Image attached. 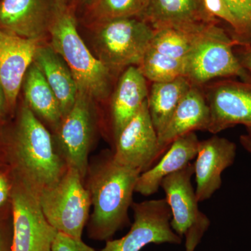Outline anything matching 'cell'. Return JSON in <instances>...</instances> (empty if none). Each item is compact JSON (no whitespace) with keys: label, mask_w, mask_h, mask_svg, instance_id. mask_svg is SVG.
Returning a JSON list of instances; mask_svg holds the SVG:
<instances>
[{"label":"cell","mask_w":251,"mask_h":251,"mask_svg":"<svg viewBox=\"0 0 251 251\" xmlns=\"http://www.w3.org/2000/svg\"><path fill=\"white\" fill-rule=\"evenodd\" d=\"M4 145L13 175L38 198L55 186L67 171L52 133L23 100Z\"/></svg>","instance_id":"1"},{"label":"cell","mask_w":251,"mask_h":251,"mask_svg":"<svg viewBox=\"0 0 251 251\" xmlns=\"http://www.w3.org/2000/svg\"><path fill=\"white\" fill-rule=\"evenodd\" d=\"M140 174L117 163L112 151L105 153L95 166L89 167L87 187L93 206L87 229L89 237L107 242L129 224L128 209Z\"/></svg>","instance_id":"2"},{"label":"cell","mask_w":251,"mask_h":251,"mask_svg":"<svg viewBox=\"0 0 251 251\" xmlns=\"http://www.w3.org/2000/svg\"><path fill=\"white\" fill-rule=\"evenodd\" d=\"M77 11L72 4L60 5L49 41L70 68L78 92L96 102L108 100L117 78L94 55L77 28Z\"/></svg>","instance_id":"3"},{"label":"cell","mask_w":251,"mask_h":251,"mask_svg":"<svg viewBox=\"0 0 251 251\" xmlns=\"http://www.w3.org/2000/svg\"><path fill=\"white\" fill-rule=\"evenodd\" d=\"M90 33L94 55L118 78L127 68L138 67L154 29L139 18H119L83 25Z\"/></svg>","instance_id":"4"},{"label":"cell","mask_w":251,"mask_h":251,"mask_svg":"<svg viewBox=\"0 0 251 251\" xmlns=\"http://www.w3.org/2000/svg\"><path fill=\"white\" fill-rule=\"evenodd\" d=\"M235 43L229 32L217 24L207 26L198 35L185 64L184 77L191 85L202 87L215 78L251 82L234 53Z\"/></svg>","instance_id":"5"},{"label":"cell","mask_w":251,"mask_h":251,"mask_svg":"<svg viewBox=\"0 0 251 251\" xmlns=\"http://www.w3.org/2000/svg\"><path fill=\"white\" fill-rule=\"evenodd\" d=\"M84 180L76 170L68 167L59 182L38 198L49 224L57 232L77 239H82L92 206Z\"/></svg>","instance_id":"6"},{"label":"cell","mask_w":251,"mask_h":251,"mask_svg":"<svg viewBox=\"0 0 251 251\" xmlns=\"http://www.w3.org/2000/svg\"><path fill=\"white\" fill-rule=\"evenodd\" d=\"M97 102L78 92L72 110L52 133L56 146L68 167L76 170L84 179L89 167V153L98 125Z\"/></svg>","instance_id":"7"},{"label":"cell","mask_w":251,"mask_h":251,"mask_svg":"<svg viewBox=\"0 0 251 251\" xmlns=\"http://www.w3.org/2000/svg\"><path fill=\"white\" fill-rule=\"evenodd\" d=\"M11 206V251H51L57 231L46 219L37 196L14 175Z\"/></svg>","instance_id":"8"},{"label":"cell","mask_w":251,"mask_h":251,"mask_svg":"<svg viewBox=\"0 0 251 251\" xmlns=\"http://www.w3.org/2000/svg\"><path fill=\"white\" fill-rule=\"evenodd\" d=\"M133 221L123 237L107 241L100 251H140L150 244H180L182 238L172 229L171 209L166 200L133 202Z\"/></svg>","instance_id":"9"},{"label":"cell","mask_w":251,"mask_h":251,"mask_svg":"<svg viewBox=\"0 0 251 251\" xmlns=\"http://www.w3.org/2000/svg\"><path fill=\"white\" fill-rule=\"evenodd\" d=\"M112 153L117 163L140 173L151 168L161 156L158 134L149 112L148 99L117 137Z\"/></svg>","instance_id":"10"},{"label":"cell","mask_w":251,"mask_h":251,"mask_svg":"<svg viewBox=\"0 0 251 251\" xmlns=\"http://www.w3.org/2000/svg\"><path fill=\"white\" fill-rule=\"evenodd\" d=\"M204 86L210 110L207 131L216 134L239 125L251 126V82L226 78Z\"/></svg>","instance_id":"11"},{"label":"cell","mask_w":251,"mask_h":251,"mask_svg":"<svg viewBox=\"0 0 251 251\" xmlns=\"http://www.w3.org/2000/svg\"><path fill=\"white\" fill-rule=\"evenodd\" d=\"M58 0H0V30L19 37L49 41Z\"/></svg>","instance_id":"12"},{"label":"cell","mask_w":251,"mask_h":251,"mask_svg":"<svg viewBox=\"0 0 251 251\" xmlns=\"http://www.w3.org/2000/svg\"><path fill=\"white\" fill-rule=\"evenodd\" d=\"M237 155V146L227 138L214 135L200 142L196 162V193L198 202L212 197L222 185L221 175L232 166Z\"/></svg>","instance_id":"13"},{"label":"cell","mask_w":251,"mask_h":251,"mask_svg":"<svg viewBox=\"0 0 251 251\" xmlns=\"http://www.w3.org/2000/svg\"><path fill=\"white\" fill-rule=\"evenodd\" d=\"M41 41L0 30V84L12 115L17 107L23 78L34 61L36 48Z\"/></svg>","instance_id":"14"},{"label":"cell","mask_w":251,"mask_h":251,"mask_svg":"<svg viewBox=\"0 0 251 251\" xmlns=\"http://www.w3.org/2000/svg\"><path fill=\"white\" fill-rule=\"evenodd\" d=\"M143 21L154 30L175 28L190 32L221 22L208 13L202 0H151Z\"/></svg>","instance_id":"15"},{"label":"cell","mask_w":251,"mask_h":251,"mask_svg":"<svg viewBox=\"0 0 251 251\" xmlns=\"http://www.w3.org/2000/svg\"><path fill=\"white\" fill-rule=\"evenodd\" d=\"M193 175L194 166L191 163L167 176L161 183V188L166 193L165 200L171 209L172 229L181 237L202 213L198 208L199 202L191 182Z\"/></svg>","instance_id":"16"},{"label":"cell","mask_w":251,"mask_h":251,"mask_svg":"<svg viewBox=\"0 0 251 251\" xmlns=\"http://www.w3.org/2000/svg\"><path fill=\"white\" fill-rule=\"evenodd\" d=\"M149 87L138 67L120 74L110 97V118L114 143L122 129L136 115L148 98Z\"/></svg>","instance_id":"17"},{"label":"cell","mask_w":251,"mask_h":251,"mask_svg":"<svg viewBox=\"0 0 251 251\" xmlns=\"http://www.w3.org/2000/svg\"><path fill=\"white\" fill-rule=\"evenodd\" d=\"M210 110L202 87L191 86L179 102L166 128L158 135L161 156L176 138L196 130H208Z\"/></svg>","instance_id":"18"},{"label":"cell","mask_w":251,"mask_h":251,"mask_svg":"<svg viewBox=\"0 0 251 251\" xmlns=\"http://www.w3.org/2000/svg\"><path fill=\"white\" fill-rule=\"evenodd\" d=\"M201 140L195 132L176 138L162 155L160 161L140 175L135 192L150 196L158 192L165 177L183 169L197 156Z\"/></svg>","instance_id":"19"},{"label":"cell","mask_w":251,"mask_h":251,"mask_svg":"<svg viewBox=\"0 0 251 251\" xmlns=\"http://www.w3.org/2000/svg\"><path fill=\"white\" fill-rule=\"evenodd\" d=\"M33 62L40 69L55 94L63 118L72 110L78 93L70 68L49 41L39 43Z\"/></svg>","instance_id":"20"},{"label":"cell","mask_w":251,"mask_h":251,"mask_svg":"<svg viewBox=\"0 0 251 251\" xmlns=\"http://www.w3.org/2000/svg\"><path fill=\"white\" fill-rule=\"evenodd\" d=\"M21 92L23 101L53 133L62 120L60 107L53 91L34 62L25 75Z\"/></svg>","instance_id":"21"},{"label":"cell","mask_w":251,"mask_h":251,"mask_svg":"<svg viewBox=\"0 0 251 251\" xmlns=\"http://www.w3.org/2000/svg\"><path fill=\"white\" fill-rule=\"evenodd\" d=\"M191 86L184 76L166 82H151L147 99L149 112L158 137L166 128L179 102Z\"/></svg>","instance_id":"22"},{"label":"cell","mask_w":251,"mask_h":251,"mask_svg":"<svg viewBox=\"0 0 251 251\" xmlns=\"http://www.w3.org/2000/svg\"><path fill=\"white\" fill-rule=\"evenodd\" d=\"M151 0H92L80 12L82 25L119 18L143 20Z\"/></svg>","instance_id":"23"},{"label":"cell","mask_w":251,"mask_h":251,"mask_svg":"<svg viewBox=\"0 0 251 251\" xmlns=\"http://www.w3.org/2000/svg\"><path fill=\"white\" fill-rule=\"evenodd\" d=\"M201 31L190 32L175 28L156 29L150 48L163 55L186 62Z\"/></svg>","instance_id":"24"},{"label":"cell","mask_w":251,"mask_h":251,"mask_svg":"<svg viewBox=\"0 0 251 251\" xmlns=\"http://www.w3.org/2000/svg\"><path fill=\"white\" fill-rule=\"evenodd\" d=\"M186 62L163 55L149 47L138 69L151 82H166L184 76Z\"/></svg>","instance_id":"25"},{"label":"cell","mask_w":251,"mask_h":251,"mask_svg":"<svg viewBox=\"0 0 251 251\" xmlns=\"http://www.w3.org/2000/svg\"><path fill=\"white\" fill-rule=\"evenodd\" d=\"M235 19L236 29L231 34L236 46L251 45V0H224Z\"/></svg>","instance_id":"26"},{"label":"cell","mask_w":251,"mask_h":251,"mask_svg":"<svg viewBox=\"0 0 251 251\" xmlns=\"http://www.w3.org/2000/svg\"><path fill=\"white\" fill-rule=\"evenodd\" d=\"M210 226V221L205 214H201L199 219L185 234V251H195L202 238Z\"/></svg>","instance_id":"27"},{"label":"cell","mask_w":251,"mask_h":251,"mask_svg":"<svg viewBox=\"0 0 251 251\" xmlns=\"http://www.w3.org/2000/svg\"><path fill=\"white\" fill-rule=\"evenodd\" d=\"M206 11L213 17L217 18L219 21H224L230 28L229 34H232L236 29L235 19L229 11L224 0H202Z\"/></svg>","instance_id":"28"},{"label":"cell","mask_w":251,"mask_h":251,"mask_svg":"<svg viewBox=\"0 0 251 251\" xmlns=\"http://www.w3.org/2000/svg\"><path fill=\"white\" fill-rule=\"evenodd\" d=\"M51 251H97L93 248L77 239L57 232L52 242Z\"/></svg>","instance_id":"29"},{"label":"cell","mask_w":251,"mask_h":251,"mask_svg":"<svg viewBox=\"0 0 251 251\" xmlns=\"http://www.w3.org/2000/svg\"><path fill=\"white\" fill-rule=\"evenodd\" d=\"M14 186L12 171L0 170V210L11 202Z\"/></svg>","instance_id":"30"},{"label":"cell","mask_w":251,"mask_h":251,"mask_svg":"<svg viewBox=\"0 0 251 251\" xmlns=\"http://www.w3.org/2000/svg\"><path fill=\"white\" fill-rule=\"evenodd\" d=\"M234 50L243 69L251 75V45L235 46Z\"/></svg>","instance_id":"31"},{"label":"cell","mask_w":251,"mask_h":251,"mask_svg":"<svg viewBox=\"0 0 251 251\" xmlns=\"http://www.w3.org/2000/svg\"><path fill=\"white\" fill-rule=\"evenodd\" d=\"M12 226L0 220V251H11Z\"/></svg>","instance_id":"32"},{"label":"cell","mask_w":251,"mask_h":251,"mask_svg":"<svg viewBox=\"0 0 251 251\" xmlns=\"http://www.w3.org/2000/svg\"><path fill=\"white\" fill-rule=\"evenodd\" d=\"M8 115H12L10 112L6 94L2 86L0 84V126L4 125Z\"/></svg>","instance_id":"33"},{"label":"cell","mask_w":251,"mask_h":251,"mask_svg":"<svg viewBox=\"0 0 251 251\" xmlns=\"http://www.w3.org/2000/svg\"><path fill=\"white\" fill-rule=\"evenodd\" d=\"M91 1L92 0H70V4L75 8L77 15V13H80L86 6L90 4Z\"/></svg>","instance_id":"34"},{"label":"cell","mask_w":251,"mask_h":251,"mask_svg":"<svg viewBox=\"0 0 251 251\" xmlns=\"http://www.w3.org/2000/svg\"><path fill=\"white\" fill-rule=\"evenodd\" d=\"M239 141L243 148L245 149L251 156V137L248 134L242 135L239 138Z\"/></svg>","instance_id":"35"},{"label":"cell","mask_w":251,"mask_h":251,"mask_svg":"<svg viewBox=\"0 0 251 251\" xmlns=\"http://www.w3.org/2000/svg\"><path fill=\"white\" fill-rule=\"evenodd\" d=\"M58 1L60 5L70 4V0H58Z\"/></svg>","instance_id":"36"},{"label":"cell","mask_w":251,"mask_h":251,"mask_svg":"<svg viewBox=\"0 0 251 251\" xmlns=\"http://www.w3.org/2000/svg\"><path fill=\"white\" fill-rule=\"evenodd\" d=\"M246 128H247V134L251 137V126H247Z\"/></svg>","instance_id":"37"}]
</instances>
